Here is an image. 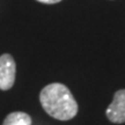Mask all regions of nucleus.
<instances>
[{
  "mask_svg": "<svg viewBox=\"0 0 125 125\" xmlns=\"http://www.w3.org/2000/svg\"><path fill=\"white\" fill-rule=\"evenodd\" d=\"M40 102L49 116L58 121H70L78 114V103L71 90L62 83H50L40 94Z\"/></svg>",
  "mask_w": 125,
  "mask_h": 125,
  "instance_id": "1",
  "label": "nucleus"
},
{
  "mask_svg": "<svg viewBox=\"0 0 125 125\" xmlns=\"http://www.w3.org/2000/svg\"><path fill=\"white\" fill-rule=\"evenodd\" d=\"M16 75V64L8 53L0 56V89L8 90L13 87Z\"/></svg>",
  "mask_w": 125,
  "mask_h": 125,
  "instance_id": "2",
  "label": "nucleus"
},
{
  "mask_svg": "<svg viewBox=\"0 0 125 125\" xmlns=\"http://www.w3.org/2000/svg\"><path fill=\"white\" fill-rule=\"evenodd\" d=\"M108 119L115 124L125 123V89L117 90L105 111Z\"/></svg>",
  "mask_w": 125,
  "mask_h": 125,
  "instance_id": "3",
  "label": "nucleus"
},
{
  "mask_svg": "<svg viewBox=\"0 0 125 125\" xmlns=\"http://www.w3.org/2000/svg\"><path fill=\"white\" fill-rule=\"evenodd\" d=\"M2 125H31V118L26 112L15 111L7 115Z\"/></svg>",
  "mask_w": 125,
  "mask_h": 125,
  "instance_id": "4",
  "label": "nucleus"
},
{
  "mask_svg": "<svg viewBox=\"0 0 125 125\" xmlns=\"http://www.w3.org/2000/svg\"><path fill=\"white\" fill-rule=\"evenodd\" d=\"M37 1H40V2H43V4L52 5V4H57V2L62 1V0H37Z\"/></svg>",
  "mask_w": 125,
  "mask_h": 125,
  "instance_id": "5",
  "label": "nucleus"
}]
</instances>
